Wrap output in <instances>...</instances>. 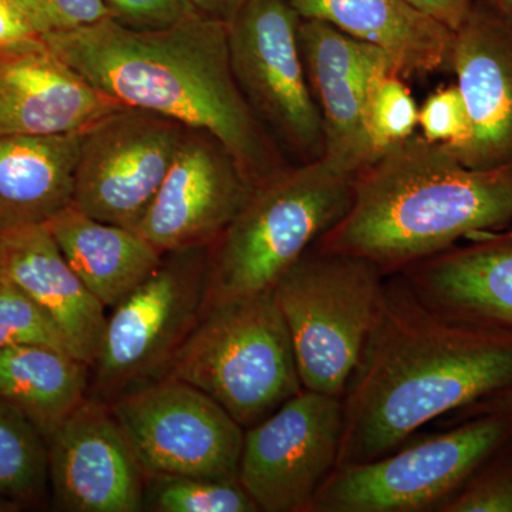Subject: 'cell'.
<instances>
[{"label": "cell", "mask_w": 512, "mask_h": 512, "mask_svg": "<svg viewBox=\"0 0 512 512\" xmlns=\"http://www.w3.org/2000/svg\"><path fill=\"white\" fill-rule=\"evenodd\" d=\"M512 386V332L448 319L387 276L382 312L342 397L339 464L392 453L436 419Z\"/></svg>", "instance_id": "cell-1"}, {"label": "cell", "mask_w": 512, "mask_h": 512, "mask_svg": "<svg viewBox=\"0 0 512 512\" xmlns=\"http://www.w3.org/2000/svg\"><path fill=\"white\" fill-rule=\"evenodd\" d=\"M40 37L121 106L217 137L252 183L288 167L235 80L228 23L197 12L171 28L140 32L107 18Z\"/></svg>", "instance_id": "cell-2"}, {"label": "cell", "mask_w": 512, "mask_h": 512, "mask_svg": "<svg viewBox=\"0 0 512 512\" xmlns=\"http://www.w3.org/2000/svg\"><path fill=\"white\" fill-rule=\"evenodd\" d=\"M511 222L512 167L474 170L412 136L356 174L348 214L313 247L359 256L390 276Z\"/></svg>", "instance_id": "cell-3"}, {"label": "cell", "mask_w": 512, "mask_h": 512, "mask_svg": "<svg viewBox=\"0 0 512 512\" xmlns=\"http://www.w3.org/2000/svg\"><path fill=\"white\" fill-rule=\"evenodd\" d=\"M355 177L320 158L288 165L255 184L247 204L210 247L204 306L271 292L348 214Z\"/></svg>", "instance_id": "cell-4"}, {"label": "cell", "mask_w": 512, "mask_h": 512, "mask_svg": "<svg viewBox=\"0 0 512 512\" xmlns=\"http://www.w3.org/2000/svg\"><path fill=\"white\" fill-rule=\"evenodd\" d=\"M168 377L207 393L244 430L303 390L272 291L204 306Z\"/></svg>", "instance_id": "cell-5"}, {"label": "cell", "mask_w": 512, "mask_h": 512, "mask_svg": "<svg viewBox=\"0 0 512 512\" xmlns=\"http://www.w3.org/2000/svg\"><path fill=\"white\" fill-rule=\"evenodd\" d=\"M387 276L359 256L312 247L272 289L303 390L342 399L384 301Z\"/></svg>", "instance_id": "cell-6"}, {"label": "cell", "mask_w": 512, "mask_h": 512, "mask_svg": "<svg viewBox=\"0 0 512 512\" xmlns=\"http://www.w3.org/2000/svg\"><path fill=\"white\" fill-rule=\"evenodd\" d=\"M208 258L210 247L164 254L156 271L110 309L90 396L113 404L170 375L204 311Z\"/></svg>", "instance_id": "cell-7"}, {"label": "cell", "mask_w": 512, "mask_h": 512, "mask_svg": "<svg viewBox=\"0 0 512 512\" xmlns=\"http://www.w3.org/2000/svg\"><path fill=\"white\" fill-rule=\"evenodd\" d=\"M366 463L342 464L311 512H440L512 437L511 414L470 417Z\"/></svg>", "instance_id": "cell-8"}, {"label": "cell", "mask_w": 512, "mask_h": 512, "mask_svg": "<svg viewBox=\"0 0 512 512\" xmlns=\"http://www.w3.org/2000/svg\"><path fill=\"white\" fill-rule=\"evenodd\" d=\"M301 23L289 0H247L228 23L229 56L258 120L301 163H312L325 156V136L303 62Z\"/></svg>", "instance_id": "cell-9"}, {"label": "cell", "mask_w": 512, "mask_h": 512, "mask_svg": "<svg viewBox=\"0 0 512 512\" xmlns=\"http://www.w3.org/2000/svg\"><path fill=\"white\" fill-rule=\"evenodd\" d=\"M343 404L302 390L244 433L238 481L262 512H311L339 464Z\"/></svg>", "instance_id": "cell-10"}, {"label": "cell", "mask_w": 512, "mask_h": 512, "mask_svg": "<svg viewBox=\"0 0 512 512\" xmlns=\"http://www.w3.org/2000/svg\"><path fill=\"white\" fill-rule=\"evenodd\" d=\"M110 406L146 476L238 480L245 430L197 387L165 377Z\"/></svg>", "instance_id": "cell-11"}, {"label": "cell", "mask_w": 512, "mask_h": 512, "mask_svg": "<svg viewBox=\"0 0 512 512\" xmlns=\"http://www.w3.org/2000/svg\"><path fill=\"white\" fill-rule=\"evenodd\" d=\"M187 131L177 121L133 107L97 121L83 133L74 207L96 220L136 228Z\"/></svg>", "instance_id": "cell-12"}, {"label": "cell", "mask_w": 512, "mask_h": 512, "mask_svg": "<svg viewBox=\"0 0 512 512\" xmlns=\"http://www.w3.org/2000/svg\"><path fill=\"white\" fill-rule=\"evenodd\" d=\"M255 184L217 137L188 128L173 165L134 231L158 251L211 247Z\"/></svg>", "instance_id": "cell-13"}, {"label": "cell", "mask_w": 512, "mask_h": 512, "mask_svg": "<svg viewBox=\"0 0 512 512\" xmlns=\"http://www.w3.org/2000/svg\"><path fill=\"white\" fill-rule=\"evenodd\" d=\"M45 440L55 510L143 511L146 473L109 403L89 394Z\"/></svg>", "instance_id": "cell-14"}, {"label": "cell", "mask_w": 512, "mask_h": 512, "mask_svg": "<svg viewBox=\"0 0 512 512\" xmlns=\"http://www.w3.org/2000/svg\"><path fill=\"white\" fill-rule=\"evenodd\" d=\"M299 42L322 116L323 158L356 175L376 158L366 133V101L377 77L394 70L392 60L319 20L302 19Z\"/></svg>", "instance_id": "cell-15"}, {"label": "cell", "mask_w": 512, "mask_h": 512, "mask_svg": "<svg viewBox=\"0 0 512 512\" xmlns=\"http://www.w3.org/2000/svg\"><path fill=\"white\" fill-rule=\"evenodd\" d=\"M121 107L40 36L0 49V134L84 133Z\"/></svg>", "instance_id": "cell-16"}, {"label": "cell", "mask_w": 512, "mask_h": 512, "mask_svg": "<svg viewBox=\"0 0 512 512\" xmlns=\"http://www.w3.org/2000/svg\"><path fill=\"white\" fill-rule=\"evenodd\" d=\"M450 66L473 128L470 143L454 156L474 170L511 168L512 22L473 2L454 32Z\"/></svg>", "instance_id": "cell-17"}, {"label": "cell", "mask_w": 512, "mask_h": 512, "mask_svg": "<svg viewBox=\"0 0 512 512\" xmlns=\"http://www.w3.org/2000/svg\"><path fill=\"white\" fill-rule=\"evenodd\" d=\"M400 275L440 315L512 332V231L477 235Z\"/></svg>", "instance_id": "cell-18"}, {"label": "cell", "mask_w": 512, "mask_h": 512, "mask_svg": "<svg viewBox=\"0 0 512 512\" xmlns=\"http://www.w3.org/2000/svg\"><path fill=\"white\" fill-rule=\"evenodd\" d=\"M0 275L55 322L74 356L93 367L107 309L73 271L46 224L2 232Z\"/></svg>", "instance_id": "cell-19"}, {"label": "cell", "mask_w": 512, "mask_h": 512, "mask_svg": "<svg viewBox=\"0 0 512 512\" xmlns=\"http://www.w3.org/2000/svg\"><path fill=\"white\" fill-rule=\"evenodd\" d=\"M302 19L328 23L386 53L403 79L450 64L453 30L406 0H289Z\"/></svg>", "instance_id": "cell-20"}, {"label": "cell", "mask_w": 512, "mask_h": 512, "mask_svg": "<svg viewBox=\"0 0 512 512\" xmlns=\"http://www.w3.org/2000/svg\"><path fill=\"white\" fill-rule=\"evenodd\" d=\"M82 138L0 134V232L46 224L73 204Z\"/></svg>", "instance_id": "cell-21"}, {"label": "cell", "mask_w": 512, "mask_h": 512, "mask_svg": "<svg viewBox=\"0 0 512 512\" xmlns=\"http://www.w3.org/2000/svg\"><path fill=\"white\" fill-rule=\"evenodd\" d=\"M46 227L73 271L106 309L119 305L163 261V252L134 229L96 220L73 204Z\"/></svg>", "instance_id": "cell-22"}, {"label": "cell", "mask_w": 512, "mask_h": 512, "mask_svg": "<svg viewBox=\"0 0 512 512\" xmlns=\"http://www.w3.org/2000/svg\"><path fill=\"white\" fill-rule=\"evenodd\" d=\"M92 366L45 345L0 349V399L49 436L89 396Z\"/></svg>", "instance_id": "cell-23"}, {"label": "cell", "mask_w": 512, "mask_h": 512, "mask_svg": "<svg viewBox=\"0 0 512 512\" xmlns=\"http://www.w3.org/2000/svg\"><path fill=\"white\" fill-rule=\"evenodd\" d=\"M49 491L45 437L0 399V500L30 507L42 504Z\"/></svg>", "instance_id": "cell-24"}, {"label": "cell", "mask_w": 512, "mask_h": 512, "mask_svg": "<svg viewBox=\"0 0 512 512\" xmlns=\"http://www.w3.org/2000/svg\"><path fill=\"white\" fill-rule=\"evenodd\" d=\"M143 511L258 512L238 480L178 474H148Z\"/></svg>", "instance_id": "cell-25"}, {"label": "cell", "mask_w": 512, "mask_h": 512, "mask_svg": "<svg viewBox=\"0 0 512 512\" xmlns=\"http://www.w3.org/2000/svg\"><path fill=\"white\" fill-rule=\"evenodd\" d=\"M399 73L390 70L370 87L365 110L366 133L376 157L414 136L419 107Z\"/></svg>", "instance_id": "cell-26"}, {"label": "cell", "mask_w": 512, "mask_h": 512, "mask_svg": "<svg viewBox=\"0 0 512 512\" xmlns=\"http://www.w3.org/2000/svg\"><path fill=\"white\" fill-rule=\"evenodd\" d=\"M20 345H45L72 353L55 322L0 275V349Z\"/></svg>", "instance_id": "cell-27"}, {"label": "cell", "mask_w": 512, "mask_h": 512, "mask_svg": "<svg viewBox=\"0 0 512 512\" xmlns=\"http://www.w3.org/2000/svg\"><path fill=\"white\" fill-rule=\"evenodd\" d=\"M440 512H512V437L477 468Z\"/></svg>", "instance_id": "cell-28"}, {"label": "cell", "mask_w": 512, "mask_h": 512, "mask_svg": "<svg viewBox=\"0 0 512 512\" xmlns=\"http://www.w3.org/2000/svg\"><path fill=\"white\" fill-rule=\"evenodd\" d=\"M419 126L424 140L440 144L450 153H458L467 147L473 128L466 101L457 84L441 87L430 94L419 109Z\"/></svg>", "instance_id": "cell-29"}, {"label": "cell", "mask_w": 512, "mask_h": 512, "mask_svg": "<svg viewBox=\"0 0 512 512\" xmlns=\"http://www.w3.org/2000/svg\"><path fill=\"white\" fill-rule=\"evenodd\" d=\"M37 36L93 25L110 18L104 0H13Z\"/></svg>", "instance_id": "cell-30"}, {"label": "cell", "mask_w": 512, "mask_h": 512, "mask_svg": "<svg viewBox=\"0 0 512 512\" xmlns=\"http://www.w3.org/2000/svg\"><path fill=\"white\" fill-rule=\"evenodd\" d=\"M104 3L110 19L140 32L171 28L200 12L194 0H104Z\"/></svg>", "instance_id": "cell-31"}, {"label": "cell", "mask_w": 512, "mask_h": 512, "mask_svg": "<svg viewBox=\"0 0 512 512\" xmlns=\"http://www.w3.org/2000/svg\"><path fill=\"white\" fill-rule=\"evenodd\" d=\"M407 3L456 32L466 19L473 0H406Z\"/></svg>", "instance_id": "cell-32"}, {"label": "cell", "mask_w": 512, "mask_h": 512, "mask_svg": "<svg viewBox=\"0 0 512 512\" xmlns=\"http://www.w3.org/2000/svg\"><path fill=\"white\" fill-rule=\"evenodd\" d=\"M36 36L16 3L13 0H0V49Z\"/></svg>", "instance_id": "cell-33"}, {"label": "cell", "mask_w": 512, "mask_h": 512, "mask_svg": "<svg viewBox=\"0 0 512 512\" xmlns=\"http://www.w3.org/2000/svg\"><path fill=\"white\" fill-rule=\"evenodd\" d=\"M491 413L511 414L512 416V386L508 387V389L501 390V392L491 394V396L485 397V399L480 400V402L471 404V406L460 410V412L451 414V424L470 419V417Z\"/></svg>", "instance_id": "cell-34"}, {"label": "cell", "mask_w": 512, "mask_h": 512, "mask_svg": "<svg viewBox=\"0 0 512 512\" xmlns=\"http://www.w3.org/2000/svg\"><path fill=\"white\" fill-rule=\"evenodd\" d=\"M247 0H194L195 6L205 15L229 23Z\"/></svg>", "instance_id": "cell-35"}, {"label": "cell", "mask_w": 512, "mask_h": 512, "mask_svg": "<svg viewBox=\"0 0 512 512\" xmlns=\"http://www.w3.org/2000/svg\"><path fill=\"white\" fill-rule=\"evenodd\" d=\"M512 22V0H473Z\"/></svg>", "instance_id": "cell-36"}, {"label": "cell", "mask_w": 512, "mask_h": 512, "mask_svg": "<svg viewBox=\"0 0 512 512\" xmlns=\"http://www.w3.org/2000/svg\"><path fill=\"white\" fill-rule=\"evenodd\" d=\"M20 505L15 503H10V501L0 500V511H18L20 510Z\"/></svg>", "instance_id": "cell-37"}, {"label": "cell", "mask_w": 512, "mask_h": 512, "mask_svg": "<svg viewBox=\"0 0 512 512\" xmlns=\"http://www.w3.org/2000/svg\"><path fill=\"white\" fill-rule=\"evenodd\" d=\"M0 251H2V232H0Z\"/></svg>", "instance_id": "cell-38"}]
</instances>
